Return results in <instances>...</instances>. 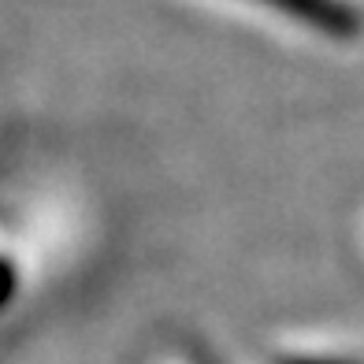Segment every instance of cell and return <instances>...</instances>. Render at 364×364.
Instances as JSON below:
<instances>
[{"instance_id":"cell-1","label":"cell","mask_w":364,"mask_h":364,"mask_svg":"<svg viewBox=\"0 0 364 364\" xmlns=\"http://www.w3.org/2000/svg\"><path fill=\"white\" fill-rule=\"evenodd\" d=\"M260 4L283 11L290 19L320 30V34H335V38H350L360 26L357 11L350 4H342V0H260Z\"/></svg>"},{"instance_id":"cell-2","label":"cell","mask_w":364,"mask_h":364,"mask_svg":"<svg viewBox=\"0 0 364 364\" xmlns=\"http://www.w3.org/2000/svg\"><path fill=\"white\" fill-rule=\"evenodd\" d=\"M283 364H342V360H309V357H297V360H283Z\"/></svg>"}]
</instances>
